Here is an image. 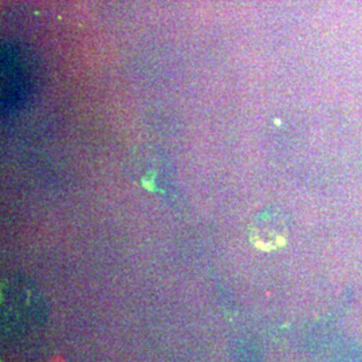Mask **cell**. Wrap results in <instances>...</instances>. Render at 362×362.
<instances>
[{
    "label": "cell",
    "mask_w": 362,
    "mask_h": 362,
    "mask_svg": "<svg viewBox=\"0 0 362 362\" xmlns=\"http://www.w3.org/2000/svg\"><path fill=\"white\" fill-rule=\"evenodd\" d=\"M37 62L30 52L6 45L1 50V112L6 117L21 110L37 85Z\"/></svg>",
    "instance_id": "6da1fadb"
},
{
    "label": "cell",
    "mask_w": 362,
    "mask_h": 362,
    "mask_svg": "<svg viewBox=\"0 0 362 362\" xmlns=\"http://www.w3.org/2000/svg\"><path fill=\"white\" fill-rule=\"evenodd\" d=\"M285 239V227L275 218H264L252 227V242L264 250L276 247Z\"/></svg>",
    "instance_id": "7a4b0ae2"
}]
</instances>
